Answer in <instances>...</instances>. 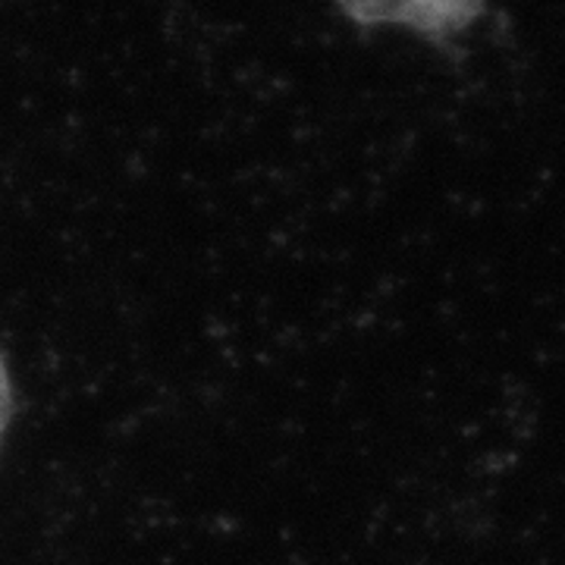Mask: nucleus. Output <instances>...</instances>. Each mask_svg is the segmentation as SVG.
Listing matches in <instances>:
<instances>
[{
    "mask_svg": "<svg viewBox=\"0 0 565 565\" xmlns=\"http://www.w3.org/2000/svg\"><path fill=\"white\" fill-rule=\"evenodd\" d=\"M484 13V0H415L408 32L427 41H446L462 35Z\"/></svg>",
    "mask_w": 565,
    "mask_h": 565,
    "instance_id": "1",
    "label": "nucleus"
},
{
    "mask_svg": "<svg viewBox=\"0 0 565 565\" xmlns=\"http://www.w3.org/2000/svg\"><path fill=\"white\" fill-rule=\"evenodd\" d=\"M10 418H13V381H10L7 362L0 355V446H3V437H7Z\"/></svg>",
    "mask_w": 565,
    "mask_h": 565,
    "instance_id": "2",
    "label": "nucleus"
}]
</instances>
